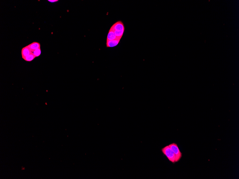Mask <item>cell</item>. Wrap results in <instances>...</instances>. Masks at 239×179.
<instances>
[{"instance_id":"1","label":"cell","mask_w":239,"mask_h":179,"mask_svg":"<svg viewBox=\"0 0 239 179\" xmlns=\"http://www.w3.org/2000/svg\"><path fill=\"white\" fill-rule=\"evenodd\" d=\"M162 153L166 156L168 159L172 163L175 162V156L172 150L169 146H166L161 149Z\"/></svg>"},{"instance_id":"2","label":"cell","mask_w":239,"mask_h":179,"mask_svg":"<svg viewBox=\"0 0 239 179\" xmlns=\"http://www.w3.org/2000/svg\"><path fill=\"white\" fill-rule=\"evenodd\" d=\"M168 146L175 154V162L179 161L182 157V154L178 147V145L175 143H174L170 144Z\"/></svg>"},{"instance_id":"3","label":"cell","mask_w":239,"mask_h":179,"mask_svg":"<svg viewBox=\"0 0 239 179\" xmlns=\"http://www.w3.org/2000/svg\"><path fill=\"white\" fill-rule=\"evenodd\" d=\"M110 29L113 31L115 30L121 31V30H125V27L123 23L122 22L118 21L116 22L112 26Z\"/></svg>"},{"instance_id":"4","label":"cell","mask_w":239,"mask_h":179,"mask_svg":"<svg viewBox=\"0 0 239 179\" xmlns=\"http://www.w3.org/2000/svg\"><path fill=\"white\" fill-rule=\"evenodd\" d=\"M21 53L22 58L24 59L25 58L32 54V52L30 49L27 46L23 48L22 50Z\"/></svg>"},{"instance_id":"5","label":"cell","mask_w":239,"mask_h":179,"mask_svg":"<svg viewBox=\"0 0 239 179\" xmlns=\"http://www.w3.org/2000/svg\"><path fill=\"white\" fill-rule=\"evenodd\" d=\"M120 40L117 39L111 41H107L106 46L107 47H116L119 43Z\"/></svg>"},{"instance_id":"6","label":"cell","mask_w":239,"mask_h":179,"mask_svg":"<svg viewBox=\"0 0 239 179\" xmlns=\"http://www.w3.org/2000/svg\"><path fill=\"white\" fill-rule=\"evenodd\" d=\"M30 49L32 52L34 50L38 49V48H40L41 45L39 43L37 42H34L30 44L27 46Z\"/></svg>"},{"instance_id":"7","label":"cell","mask_w":239,"mask_h":179,"mask_svg":"<svg viewBox=\"0 0 239 179\" xmlns=\"http://www.w3.org/2000/svg\"><path fill=\"white\" fill-rule=\"evenodd\" d=\"M117 39H119L117 38L116 36L114 31L112 30L111 29H110L108 36H107V41H111V40H117Z\"/></svg>"},{"instance_id":"8","label":"cell","mask_w":239,"mask_h":179,"mask_svg":"<svg viewBox=\"0 0 239 179\" xmlns=\"http://www.w3.org/2000/svg\"><path fill=\"white\" fill-rule=\"evenodd\" d=\"M124 30H121V31H116V30H115L114 32L116 37L120 40V39L122 38L123 35Z\"/></svg>"},{"instance_id":"9","label":"cell","mask_w":239,"mask_h":179,"mask_svg":"<svg viewBox=\"0 0 239 179\" xmlns=\"http://www.w3.org/2000/svg\"><path fill=\"white\" fill-rule=\"evenodd\" d=\"M35 58L36 57L32 53V54H30L27 57L25 58L24 59L25 61H27V62H31V61L34 60V59H35Z\"/></svg>"},{"instance_id":"10","label":"cell","mask_w":239,"mask_h":179,"mask_svg":"<svg viewBox=\"0 0 239 179\" xmlns=\"http://www.w3.org/2000/svg\"><path fill=\"white\" fill-rule=\"evenodd\" d=\"M32 53L34 55V56L36 57H38L40 56L41 53V48H38V49L35 50L34 51H32Z\"/></svg>"},{"instance_id":"11","label":"cell","mask_w":239,"mask_h":179,"mask_svg":"<svg viewBox=\"0 0 239 179\" xmlns=\"http://www.w3.org/2000/svg\"><path fill=\"white\" fill-rule=\"evenodd\" d=\"M48 1L51 3H54L58 1V0H48Z\"/></svg>"}]
</instances>
